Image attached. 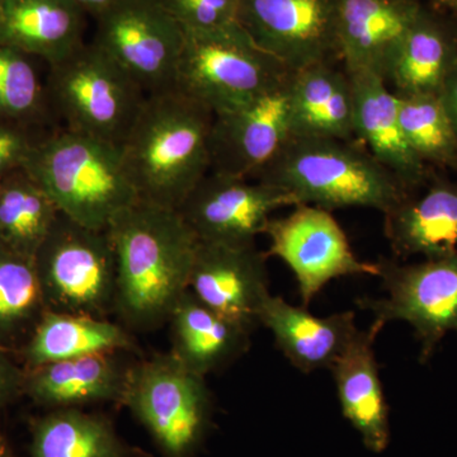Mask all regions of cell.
<instances>
[{
	"label": "cell",
	"mask_w": 457,
	"mask_h": 457,
	"mask_svg": "<svg viewBox=\"0 0 457 457\" xmlns=\"http://www.w3.org/2000/svg\"><path fill=\"white\" fill-rule=\"evenodd\" d=\"M107 230L117 263L114 315L130 332L158 329L188 290L197 237L177 210L143 201Z\"/></svg>",
	"instance_id": "6da1fadb"
},
{
	"label": "cell",
	"mask_w": 457,
	"mask_h": 457,
	"mask_svg": "<svg viewBox=\"0 0 457 457\" xmlns=\"http://www.w3.org/2000/svg\"><path fill=\"white\" fill-rule=\"evenodd\" d=\"M215 116L174 88L147 96L121 144L139 201L177 210L212 171Z\"/></svg>",
	"instance_id": "7a4b0ae2"
},
{
	"label": "cell",
	"mask_w": 457,
	"mask_h": 457,
	"mask_svg": "<svg viewBox=\"0 0 457 457\" xmlns=\"http://www.w3.org/2000/svg\"><path fill=\"white\" fill-rule=\"evenodd\" d=\"M23 170L60 213L87 228L107 230L139 201L121 146L68 129L44 137Z\"/></svg>",
	"instance_id": "3957f363"
},
{
	"label": "cell",
	"mask_w": 457,
	"mask_h": 457,
	"mask_svg": "<svg viewBox=\"0 0 457 457\" xmlns=\"http://www.w3.org/2000/svg\"><path fill=\"white\" fill-rule=\"evenodd\" d=\"M255 176L284 189L296 204L328 212L366 207L385 215L408 197L374 156L345 140L293 139Z\"/></svg>",
	"instance_id": "277c9868"
},
{
	"label": "cell",
	"mask_w": 457,
	"mask_h": 457,
	"mask_svg": "<svg viewBox=\"0 0 457 457\" xmlns=\"http://www.w3.org/2000/svg\"><path fill=\"white\" fill-rule=\"evenodd\" d=\"M46 96L65 129L120 146L147 97L95 42L50 65Z\"/></svg>",
	"instance_id": "5b68a950"
},
{
	"label": "cell",
	"mask_w": 457,
	"mask_h": 457,
	"mask_svg": "<svg viewBox=\"0 0 457 457\" xmlns=\"http://www.w3.org/2000/svg\"><path fill=\"white\" fill-rule=\"evenodd\" d=\"M35 264L49 311L102 319L116 312V253L108 230L60 213Z\"/></svg>",
	"instance_id": "8992f818"
},
{
	"label": "cell",
	"mask_w": 457,
	"mask_h": 457,
	"mask_svg": "<svg viewBox=\"0 0 457 457\" xmlns=\"http://www.w3.org/2000/svg\"><path fill=\"white\" fill-rule=\"evenodd\" d=\"M288 74L240 25L220 31H186L176 88L220 116L245 106Z\"/></svg>",
	"instance_id": "52a82bcc"
},
{
	"label": "cell",
	"mask_w": 457,
	"mask_h": 457,
	"mask_svg": "<svg viewBox=\"0 0 457 457\" xmlns=\"http://www.w3.org/2000/svg\"><path fill=\"white\" fill-rule=\"evenodd\" d=\"M123 405L145 427L165 457H191L212 418L206 378L186 369L173 354L134 363Z\"/></svg>",
	"instance_id": "ba28073f"
},
{
	"label": "cell",
	"mask_w": 457,
	"mask_h": 457,
	"mask_svg": "<svg viewBox=\"0 0 457 457\" xmlns=\"http://www.w3.org/2000/svg\"><path fill=\"white\" fill-rule=\"evenodd\" d=\"M95 44L146 96L176 88L186 29L163 0H119L96 18Z\"/></svg>",
	"instance_id": "9c48e42d"
},
{
	"label": "cell",
	"mask_w": 457,
	"mask_h": 457,
	"mask_svg": "<svg viewBox=\"0 0 457 457\" xmlns=\"http://www.w3.org/2000/svg\"><path fill=\"white\" fill-rule=\"evenodd\" d=\"M378 263L386 297H363L360 308L385 326L408 323L420 343V362H426L447 333L457 332V252L414 264Z\"/></svg>",
	"instance_id": "30bf717a"
},
{
	"label": "cell",
	"mask_w": 457,
	"mask_h": 457,
	"mask_svg": "<svg viewBox=\"0 0 457 457\" xmlns=\"http://www.w3.org/2000/svg\"><path fill=\"white\" fill-rule=\"evenodd\" d=\"M269 254L293 270L303 306L333 279L348 276H378V263L361 261L332 213L312 204H297L285 218L270 219L264 233Z\"/></svg>",
	"instance_id": "8fae6325"
},
{
	"label": "cell",
	"mask_w": 457,
	"mask_h": 457,
	"mask_svg": "<svg viewBox=\"0 0 457 457\" xmlns=\"http://www.w3.org/2000/svg\"><path fill=\"white\" fill-rule=\"evenodd\" d=\"M288 206L296 201L278 186L209 171L177 212L198 240L255 245L272 213Z\"/></svg>",
	"instance_id": "7c38bea8"
},
{
	"label": "cell",
	"mask_w": 457,
	"mask_h": 457,
	"mask_svg": "<svg viewBox=\"0 0 457 457\" xmlns=\"http://www.w3.org/2000/svg\"><path fill=\"white\" fill-rule=\"evenodd\" d=\"M338 0H240L239 25L288 73L338 54Z\"/></svg>",
	"instance_id": "4fadbf2b"
},
{
	"label": "cell",
	"mask_w": 457,
	"mask_h": 457,
	"mask_svg": "<svg viewBox=\"0 0 457 457\" xmlns=\"http://www.w3.org/2000/svg\"><path fill=\"white\" fill-rule=\"evenodd\" d=\"M291 74L245 106L215 116L212 171L255 176L293 140Z\"/></svg>",
	"instance_id": "5bb4252c"
},
{
	"label": "cell",
	"mask_w": 457,
	"mask_h": 457,
	"mask_svg": "<svg viewBox=\"0 0 457 457\" xmlns=\"http://www.w3.org/2000/svg\"><path fill=\"white\" fill-rule=\"evenodd\" d=\"M188 290L222 317L254 330L270 295L267 254L255 245L198 240Z\"/></svg>",
	"instance_id": "9a60e30c"
},
{
	"label": "cell",
	"mask_w": 457,
	"mask_h": 457,
	"mask_svg": "<svg viewBox=\"0 0 457 457\" xmlns=\"http://www.w3.org/2000/svg\"><path fill=\"white\" fill-rule=\"evenodd\" d=\"M423 9L420 0H338L337 40L345 71H369L386 80Z\"/></svg>",
	"instance_id": "2e32d148"
},
{
	"label": "cell",
	"mask_w": 457,
	"mask_h": 457,
	"mask_svg": "<svg viewBox=\"0 0 457 457\" xmlns=\"http://www.w3.org/2000/svg\"><path fill=\"white\" fill-rule=\"evenodd\" d=\"M384 327L374 319L368 330L359 329L329 369L343 416L360 433L363 445L376 453L386 450L390 441L389 407L374 350Z\"/></svg>",
	"instance_id": "e0dca14e"
},
{
	"label": "cell",
	"mask_w": 457,
	"mask_h": 457,
	"mask_svg": "<svg viewBox=\"0 0 457 457\" xmlns=\"http://www.w3.org/2000/svg\"><path fill=\"white\" fill-rule=\"evenodd\" d=\"M353 95V137L405 188L426 176V165L409 146L399 117V98L386 80L369 71L347 73Z\"/></svg>",
	"instance_id": "ac0fdd59"
},
{
	"label": "cell",
	"mask_w": 457,
	"mask_h": 457,
	"mask_svg": "<svg viewBox=\"0 0 457 457\" xmlns=\"http://www.w3.org/2000/svg\"><path fill=\"white\" fill-rule=\"evenodd\" d=\"M260 326L270 330L276 345L303 374L330 369L359 332L353 312L317 317L272 294L264 300Z\"/></svg>",
	"instance_id": "d6986e66"
},
{
	"label": "cell",
	"mask_w": 457,
	"mask_h": 457,
	"mask_svg": "<svg viewBox=\"0 0 457 457\" xmlns=\"http://www.w3.org/2000/svg\"><path fill=\"white\" fill-rule=\"evenodd\" d=\"M123 352L88 354L26 370L25 395L51 409L121 403L132 365Z\"/></svg>",
	"instance_id": "ffe728a7"
},
{
	"label": "cell",
	"mask_w": 457,
	"mask_h": 457,
	"mask_svg": "<svg viewBox=\"0 0 457 457\" xmlns=\"http://www.w3.org/2000/svg\"><path fill=\"white\" fill-rule=\"evenodd\" d=\"M167 324L170 353L204 378L231 365L251 347L253 330L222 317L189 290L174 306Z\"/></svg>",
	"instance_id": "44dd1931"
},
{
	"label": "cell",
	"mask_w": 457,
	"mask_h": 457,
	"mask_svg": "<svg viewBox=\"0 0 457 457\" xmlns=\"http://www.w3.org/2000/svg\"><path fill=\"white\" fill-rule=\"evenodd\" d=\"M83 16L71 0H0V46L55 64L83 44Z\"/></svg>",
	"instance_id": "7402d4cb"
},
{
	"label": "cell",
	"mask_w": 457,
	"mask_h": 457,
	"mask_svg": "<svg viewBox=\"0 0 457 457\" xmlns=\"http://www.w3.org/2000/svg\"><path fill=\"white\" fill-rule=\"evenodd\" d=\"M293 139L353 137V95L347 71L324 62L291 73Z\"/></svg>",
	"instance_id": "603a6c76"
},
{
	"label": "cell",
	"mask_w": 457,
	"mask_h": 457,
	"mask_svg": "<svg viewBox=\"0 0 457 457\" xmlns=\"http://www.w3.org/2000/svg\"><path fill=\"white\" fill-rule=\"evenodd\" d=\"M130 330L108 319L47 311L21 348L23 368L32 370L88 354L135 352Z\"/></svg>",
	"instance_id": "cb8c5ba5"
},
{
	"label": "cell",
	"mask_w": 457,
	"mask_h": 457,
	"mask_svg": "<svg viewBox=\"0 0 457 457\" xmlns=\"http://www.w3.org/2000/svg\"><path fill=\"white\" fill-rule=\"evenodd\" d=\"M385 234L400 257L438 258L457 252V186L438 182L385 213Z\"/></svg>",
	"instance_id": "d4e9b609"
},
{
	"label": "cell",
	"mask_w": 457,
	"mask_h": 457,
	"mask_svg": "<svg viewBox=\"0 0 457 457\" xmlns=\"http://www.w3.org/2000/svg\"><path fill=\"white\" fill-rule=\"evenodd\" d=\"M456 59V38L425 8L394 57L386 83L396 95H438Z\"/></svg>",
	"instance_id": "484cf974"
},
{
	"label": "cell",
	"mask_w": 457,
	"mask_h": 457,
	"mask_svg": "<svg viewBox=\"0 0 457 457\" xmlns=\"http://www.w3.org/2000/svg\"><path fill=\"white\" fill-rule=\"evenodd\" d=\"M33 457H131L110 420L80 408L53 409L33 426Z\"/></svg>",
	"instance_id": "4316f807"
},
{
	"label": "cell",
	"mask_w": 457,
	"mask_h": 457,
	"mask_svg": "<svg viewBox=\"0 0 457 457\" xmlns=\"http://www.w3.org/2000/svg\"><path fill=\"white\" fill-rule=\"evenodd\" d=\"M59 209L25 170L0 179V242L35 258L49 236Z\"/></svg>",
	"instance_id": "83f0119b"
},
{
	"label": "cell",
	"mask_w": 457,
	"mask_h": 457,
	"mask_svg": "<svg viewBox=\"0 0 457 457\" xmlns=\"http://www.w3.org/2000/svg\"><path fill=\"white\" fill-rule=\"evenodd\" d=\"M47 311L35 258L0 242V348L25 343Z\"/></svg>",
	"instance_id": "f1b7e54d"
},
{
	"label": "cell",
	"mask_w": 457,
	"mask_h": 457,
	"mask_svg": "<svg viewBox=\"0 0 457 457\" xmlns=\"http://www.w3.org/2000/svg\"><path fill=\"white\" fill-rule=\"evenodd\" d=\"M396 96L403 132L418 158L425 164H457L456 137L438 95Z\"/></svg>",
	"instance_id": "f546056e"
},
{
	"label": "cell",
	"mask_w": 457,
	"mask_h": 457,
	"mask_svg": "<svg viewBox=\"0 0 457 457\" xmlns=\"http://www.w3.org/2000/svg\"><path fill=\"white\" fill-rule=\"evenodd\" d=\"M29 56L0 46V121L31 125L44 113L46 89Z\"/></svg>",
	"instance_id": "4dcf8cb0"
},
{
	"label": "cell",
	"mask_w": 457,
	"mask_h": 457,
	"mask_svg": "<svg viewBox=\"0 0 457 457\" xmlns=\"http://www.w3.org/2000/svg\"><path fill=\"white\" fill-rule=\"evenodd\" d=\"M186 31L212 32L239 25L240 0H163Z\"/></svg>",
	"instance_id": "1f68e13d"
},
{
	"label": "cell",
	"mask_w": 457,
	"mask_h": 457,
	"mask_svg": "<svg viewBox=\"0 0 457 457\" xmlns=\"http://www.w3.org/2000/svg\"><path fill=\"white\" fill-rule=\"evenodd\" d=\"M29 123L0 121V179L26 167L33 149L44 137H36Z\"/></svg>",
	"instance_id": "d6a6232c"
},
{
	"label": "cell",
	"mask_w": 457,
	"mask_h": 457,
	"mask_svg": "<svg viewBox=\"0 0 457 457\" xmlns=\"http://www.w3.org/2000/svg\"><path fill=\"white\" fill-rule=\"evenodd\" d=\"M27 371L0 348V411L25 395Z\"/></svg>",
	"instance_id": "836d02e7"
},
{
	"label": "cell",
	"mask_w": 457,
	"mask_h": 457,
	"mask_svg": "<svg viewBox=\"0 0 457 457\" xmlns=\"http://www.w3.org/2000/svg\"><path fill=\"white\" fill-rule=\"evenodd\" d=\"M438 97H440L445 112L449 117V121L453 126V134H455L457 140V59L451 66L449 74L442 84Z\"/></svg>",
	"instance_id": "e575fe53"
},
{
	"label": "cell",
	"mask_w": 457,
	"mask_h": 457,
	"mask_svg": "<svg viewBox=\"0 0 457 457\" xmlns=\"http://www.w3.org/2000/svg\"><path fill=\"white\" fill-rule=\"evenodd\" d=\"M71 2L82 9L84 13H89L97 18L104 13L108 8L116 4L119 0H71Z\"/></svg>",
	"instance_id": "d590c367"
},
{
	"label": "cell",
	"mask_w": 457,
	"mask_h": 457,
	"mask_svg": "<svg viewBox=\"0 0 457 457\" xmlns=\"http://www.w3.org/2000/svg\"><path fill=\"white\" fill-rule=\"evenodd\" d=\"M438 7L446 9L457 16V0H432Z\"/></svg>",
	"instance_id": "8d00e7d4"
},
{
	"label": "cell",
	"mask_w": 457,
	"mask_h": 457,
	"mask_svg": "<svg viewBox=\"0 0 457 457\" xmlns=\"http://www.w3.org/2000/svg\"><path fill=\"white\" fill-rule=\"evenodd\" d=\"M0 457H12L11 451H9L7 445L0 438Z\"/></svg>",
	"instance_id": "74e56055"
}]
</instances>
